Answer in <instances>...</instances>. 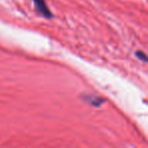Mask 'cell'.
Instances as JSON below:
<instances>
[{
	"instance_id": "obj_2",
	"label": "cell",
	"mask_w": 148,
	"mask_h": 148,
	"mask_svg": "<svg viewBox=\"0 0 148 148\" xmlns=\"http://www.w3.org/2000/svg\"><path fill=\"white\" fill-rule=\"evenodd\" d=\"M136 56H137V57L139 58L140 60H142V61H144V62H146V61H147V57H146V55L143 53V52H141V51H138L137 53H136Z\"/></svg>"
},
{
	"instance_id": "obj_1",
	"label": "cell",
	"mask_w": 148,
	"mask_h": 148,
	"mask_svg": "<svg viewBox=\"0 0 148 148\" xmlns=\"http://www.w3.org/2000/svg\"><path fill=\"white\" fill-rule=\"evenodd\" d=\"M34 4H35V6H36V9H37L42 15H44V16L47 17V18L52 17L51 11L49 10L47 4H46V2L44 0H34Z\"/></svg>"
}]
</instances>
